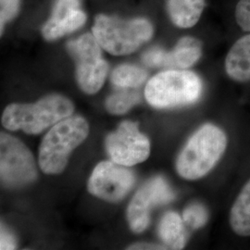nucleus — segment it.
<instances>
[{
	"label": "nucleus",
	"mask_w": 250,
	"mask_h": 250,
	"mask_svg": "<svg viewBox=\"0 0 250 250\" xmlns=\"http://www.w3.org/2000/svg\"><path fill=\"white\" fill-rule=\"evenodd\" d=\"M227 147V136L213 125H203L188 140L176 161L179 175L187 180L202 178L215 167Z\"/></svg>",
	"instance_id": "1"
},
{
	"label": "nucleus",
	"mask_w": 250,
	"mask_h": 250,
	"mask_svg": "<svg viewBox=\"0 0 250 250\" xmlns=\"http://www.w3.org/2000/svg\"><path fill=\"white\" fill-rule=\"evenodd\" d=\"M74 106L71 100L51 95L35 104H12L2 115V125L11 131L21 130L29 134H40L50 126L71 116Z\"/></svg>",
	"instance_id": "2"
},
{
	"label": "nucleus",
	"mask_w": 250,
	"mask_h": 250,
	"mask_svg": "<svg viewBox=\"0 0 250 250\" xmlns=\"http://www.w3.org/2000/svg\"><path fill=\"white\" fill-rule=\"evenodd\" d=\"M89 133L87 122L80 116L68 117L54 125L39 147V166L46 174L61 173L69 157Z\"/></svg>",
	"instance_id": "3"
},
{
	"label": "nucleus",
	"mask_w": 250,
	"mask_h": 250,
	"mask_svg": "<svg viewBox=\"0 0 250 250\" xmlns=\"http://www.w3.org/2000/svg\"><path fill=\"white\" fill-rule=\"evenodd\" d=\"M93 35L108 53L123 56L133 53L148 41L153 35V28L145 19L122 20L101 14L96 17Z\"/></svg>",
	"instance_id": "4"
},
{
	"label": "nucleus",
	"mask_w": 250,
	"mask_h": 250,
	"mask_svg": "<svg viewBox=\"0 0 250 250\" xmlns=\"http://www.w3.org/2000/svg\"><path fill=\"white\" fill-rule=\"evenodd\" d=\"M202 92V82L195 72L168 70L152 77L145 96L152 107H177L195 103Z\"/></svg>",
	"instance_id": "5"
},
{
	"label": "nucleus",
	"mask_w": 250,
	"mask_h": 250,
	"mask_svg": "<svg viewBox=\"0 0 250 250\" xmlns=\"http://www.w3.org/2000/svg\"><path fill=\"white\" fill-rule=\"evenodd\" d=\"M101 45L94 35L84 34L70 41L67 48L76 63V80L86 94H95L106 80L108 65L102 58Z\"/></svg>",
	"instance_id": "6"
},
{
	"label": "nucleus",
	"mask_w": 250,
	"mask_h": 250,
	"mask_svg": "<svg viewBox=\"0 0 250 250\" xmlns=\"http://www.w3.org/2000/svg\"><path fill=\"white\" fill-rule=\"evenodd\" d=\"M0 176L2 183L10 188L32 183L37 176L36 162L26 146L3 133L0 136Z\"/></svg>",
	"instance_id": "7"
},
{
	"label": "nucleus",
	"mask_w": 250,
	"mask_h": 250,
	"mask_svg": "<svg viewBox=\"0 0 250 250\" xmlns=\"http://www.w3.org/2000/svg\"><path fill=\"white\" fill-rule=\"evenodd\" d=\"M107 154L112 161L123 166H133L146 161L150 153V143L138 130L136 123L125 121L106 139Z\"/></svg>",
	"instance_id": "8"
},
{
	"label": "nucleus",
	"mask_w": 250,
	"mask_h": 250,
	"mask_svg": "<svg viewBox=\"0 0 250 250\" xmlns=\"http://www.w3.org/2000/svg\"><path fill=\"white\" fill-rule=\"evenodd\" d=\"M134 183V173L116 162L103 161L93 170L88 191L107 201H117L126 196Z\"/></svg>",
	"instance_id": "9"
},
{
	"label": "nucleus",
	"mask_w": 250,
	"mask_h": 250,
	"mask_svg": "<svg viewBox=\"0 0 250 250\" xmlns=\"http://www.w3.org/2000/svg\"><path fill=\"white\" fill-rule=\"evenodd\" d=\"M174 195L167 183L161 178L146 183L133 197L128 207V222L134 232H143L149 224L150 209L153 207L169 203Z\"/></svg>",
	"instance_id": "10"
},
{
	"label": "nucleus",
	"mask_w": 250,
	"mask_h": 250,
	"mask_svg": "<svg viewBox=\"0 0 250 250\" xmlns=\"http://www.w3.org/2000/svg\"><path fill=\"white\" fill-rule=\"evenodd\" d=\"M201 43L196 38L184 37L170 52H165L160 48L146 51L143 55V62L150 67L187 69L193 66L201 57Z\"/></svg>",
	"instance_id": "11"
},
{
	"label": "nucleus",
	"mask_w": 250,
	"mask_h": 250,
	"mask_svg": "<svg viewBox=\"0 0 250 250\" xmlns=\"http://www.w3.org/2000/svg\"><path fill=\"white\" fill-rule=\"evenodd\" d=\"M86 15L80 9L78 0H58L50 19L42 29L46 40H56L79 29L85 22Z\"/></svg>",
	"instance_id": "12"
},
{
	"label": "nucleus",
	"mask_w": 250,
	"mask_h": 250,
	"mask_svg": "<svg viewBox=\"0 0 250 250\" xmlns=\"http://www.w3.org/2000/svg\"><path fill=\"white\" fill-rule=\"evenodd\" d=\"M225 71L235 82L250 81V35L243 36L231 47L225 60Z\"/></svg>",
	"instance_id": "13"
},
{
	"label": "nucleus",
	"mask_w": 250,
	"mask_h": 250,
	"mask_svg": "<svg viewBox=\"0 0 250 250\" xmlns=\"http://www.w3.org/2000/svg\"><path fill=\"white\" fill-rule=\"evenodd\" d=\"M204 5V0H168L167 9L176 26L190 28L199 21Z\"/></svg>",
	"instance_id": "14"
},
{
	"label": "nucleus",
	"mask_w": 250,
	"mask_h": 250,
	"mask_svg": "<svg viewBox=\"0 0 250 250\" xmlns=\"http://www.w3.org/2000/svg\"><path fill=\"white\" fill-rule=\"evenodd\" d=\"M230 225L235 234L243 237L250 236V179L232 205Z\"/></svg>",
	"instance_id": "15"
},
{
	"label": "nucleus",
	"mask_w": 250,
	"mask_h": 250,
	"mask_svg": "<svg viewBox=\"0 0 250 250\" xmlns=\"http://www.w3.org/2000/svg\"><path fill=\"white\" fill-rule=\"evenodd\" d=\"M184 220L175 212H168L161 219L159 234L163 243L171 250H182L186 245Z\"/></svg>",
	"instance_id": "16"
},
{
	"label": "nucleus",
	"mask_w": 250,
	"mask_h": 250,
	"mask_svg": "<svg viewBox=\"0 0 250 250\" xmlns=\"http://www.w3.org/2000/svg\"><path fill=\"white\" fill-rule=\"evenodd\" d=\"M147 77L142 68L134 65H121L111 73L112 83L121 88H135L140 86Z\"/></svg>",
	"instance_id": "17"
},
{
	"label": "nucleus",
	"mask_w": 250,
	"mask_h": 250,
	"mask_svg": "<svg viewBox=\"0 0 250 250\" xmlns=\"http://www.w3.org/2000/svg\"><path fill=\"white\" fill-rule=\"evenodd\" d=\"M140 95L134 91H120L109 96L106 100V108L111 114H125L140 101Z\"/></svg>",
	"instance_id": "18"
},
{
	"label": "nucleus",
	"mask_w": 250,
	"mask_h": 250,
	"mask_svg": "<svg viewBox=\"0 0 250 250\" xmlns=\"http://www.w3.org/2000/svg\"><path fill=\"white\" fill-rule=\"evenodd\" d=\"M183 220L192 229H198L207 223L208 212L203 206L192 204L184 211Z\"/></svg>",
	"instance_id": "19"
},
{
	"label": "nucleus",
	"mask_w": 250,
	"mask_h": 250,
	"mask_svg": "<svg viewBox=\"0 0 250 250\" xmlns=\"http://www.w3.org/2000/svg\"><path fill=\"white\" fill-rule=\"evenodd\" d=\"M235 20L244 31L250 32V0H240L235 9Z\"/></svg>",
	"instance_id": "20"
},
{
	"label": "nucleus",
	"mask_w": 250,
	"mask_h": 250,
	"mask_svg": "<svg viewBox=\"0 0 250 250\" xmlns=\"http://www.w3.org/2000/svg\"><path fill=\"white\" fill-rule=\"evenodd\" d=\"M0 3H1L0 22H1V33H2L4 24L17 14L19 0H0Z\"/></svg>",
	"instance_id": "21"
},
{
	"label": "nucleus",
	"mask_w": 250,
	"mask_h": 250,
	"mask_svg": "<svg viewBox=\"0 0 250 250\" xmlns=\"http://www.w3.org/2000/svg\"><path fill=\"white\" fill-rule=\"evenodd\" d=\"M15 249V241L11 234L1 229V235H0V250H14Z\"/></svg>",
	"instance_id": "22"
},
{
	"label": "nucleus",
	"mask_w": 250,
	"mask_h": 250,
	"mask_svg": "<svg viewBox=\"0 0 250 250\" xmlns=\"http://www.w3.org/2000/svg\"><path fill=\"white\" fill-rule=\"evenodd\" d=\"M166 248H161L155 245H148V244H138L132 246L129 250H165Z\"/></svg>",
	"instance_id": "23"
}]
</instances>
